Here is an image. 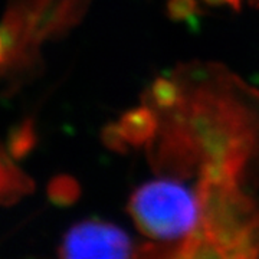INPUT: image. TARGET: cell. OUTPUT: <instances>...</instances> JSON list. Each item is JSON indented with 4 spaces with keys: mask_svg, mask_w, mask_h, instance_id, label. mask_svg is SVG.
Returning <instances> with one entry per match:
<instances>
[{
    "mask_svg": "<svg viewBox=\"0 0 259 259\" xmlns=\"http://www.w3.org/2000/svg\"><path fill=\"white\" fill-rule=\"evenodd\" d=\"M130 212L141 232L163 245L199 249L206 204L193 187L179 179L160 177L140 186Z\"/></svg>",
    "mask_w": 259,
    "mask_h": 259,
    "instance_id": "1",
    "label": "cell"
},
{
    "mask_svg": "<svg viewBox=\"0 0 259 259\" xmlns=\"http://www.w3.org/2000/svg\"><path fill=\"white\" fill-rule=\"evenodd\" d=\"M62 258H130L134 255V242L128 233L101 219L75 223L62 238L59 246Z\"/></svg>",
    "mask_w": 259,
    "mask_h": 259,
    "instance_id": "2",
    "label": "cell"
},
{
    "mask_svg": "<svg viewBox=\"0 0 259 259\" xmlns=\"http://www.w3.org/2000/svg\"><path fill=\"white\" fill-rule=\"evenodd\" d=\"M28 177L13 166L0 148V203L16 200L19 193L28 192Z\"/></svg>",
    "mask_w": 259,
    "mask_h": 259,
    "instance_id": "3",
    "label": "cell"
},
{
    "mask_svg": "<svg viewBox=\"0 0 259 259\" xmlns=\"http://www.w3.org/2000/svg\"><path fill=\"white\" fill-rule=\"evenodd\" d=\"M35 131L32 121L25 120L10 130L8 137V151L13 158H23L35 146Z\"/></svg>",
    "mask_w": 259,
    "mask_h": 259,
    "instance_id": "4",
    "label": "cell"
},
{
    "mask_svg": "<svg viewBox=\"0 0 259 259\" xmlns=\"http://www.w3.org/2000/svg\"><path fill=\"white\" fill-rule=\"evenodd\" d=\"M72 185L66 179H55L49 186V196L56 203H65L72 199Z\"/></svg>",
    "mask_w": 259,
    "mask_h": 259,
    "instance_id": "5",
    "label": "cell"
},
{
    "mask_svg": "<svg viewBox=\"0 0 259 259\" xmlns=\"http://www.w3.org/2000/svg\"><path fill=\"white\" fill-rule=\"evenodd\" d=\"M9 49L6 47V44H5V40H3V37L0 35V68L3 66V65H6L8 62V58H9Z\"/></svg>",
    "mask_w": 259,
    "mask_h": 259,
    "instance_id": "6",
    "label": "cell"
}]
</instances>
